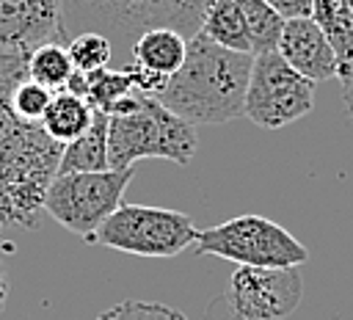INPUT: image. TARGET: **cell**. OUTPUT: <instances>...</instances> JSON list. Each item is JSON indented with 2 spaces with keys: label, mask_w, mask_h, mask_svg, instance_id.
I'll return each instance as SVG.
<instances>
[{
  "label": "cell",
  "mask_w": 353,
  "mask_h": 320,
  "mask_svg": "<svg viewBox=\"0 0 353 320\" xmlns=\"http://www.w3.org/2000/svg\"><path fill=\"white\" fill-rule=\"evenodd\" d=\"M210 0H63V30H97L110 44H130L149 28H174L193 36Z\"/></svg>",
  "instance_id": "cell-4"
},
{
  "label": "cell",
  "mask_w": 353,
  "mask_h": 320,
  "mask_svg": "<svg viewBox=\"0 0 353 320\" xmlns=\"http://www.w3.org/2000/svg\"><path fill=\"white\" fill-rule=\"evenodd\" d=\"M196 127L171 113L157 97L132 91L108 113L110 168H132L146 157L188 166L196 154Z\"/></svg>",
  "instance_id": "cell-3"
},
{
  "label": "cell",
  "mask_w": 353,
  "mask_h": 320,
  "mask_svg": "<svg viewBox=\"0 0 353 320\" xmlns=\"http://www.w3.org/2000/svg\"><path fill=\"white\" fill-rule=\"evenodd\" d=\"M94 113L97 110L88 105L85 97H80V94H74L69 88H61V91L52 94V99H50V105H47V110H44L39 124L52 141L69 143V141L80 138L91 127Z\"/></svg>",
  "instance_id": "cell-14"
},
{
  "label": "cell",
  "mask_w": 353,
  "mask_h": 320,
  "mask_svg": "<svg viewBox=\"0 0 353 320\" xmlns=\"http://www.w3.org/2000/svg\"><path fill=\"white\" fill-rule=\"evenodd\" d=\"M342 102H345V110H347V116L353 119V77L342 80Z\"/></svg>",
  "instance_id": "cell-24"
},
{
  "label": "cell",
  "mask_w": 353,
  "mask_h": 320,
  "mask_svg": "<svg viewBox=\"0 0 353 320\" xmlns=\"http://www.w3.org/2000/svg\"><path fill=\"white\" fill-rule=\"evenodd\" d=\"M47 41L66 44L63 0H0V50L28 55Z\"/></svg>",
  "instance_id": "cell-10"
},
{
  "label": "cell",
  "mask_w": 353,
  "mask_h": 320,
  "mask_svg": "<svg viewBox=\"0 0 353 320\" xmlns=\"http://www.w3.org/2000/svg\"><path fill=\"white\" fill-rule=\"evenodd\" d=\"M301 298L303 279L298 268L240 265L223 290L232 320H284L298 309Z\"/></svg>",
  "instance_id": "cell-9"
},
{
  "label": "cell",
  "mask_w": 353,
  "mask_h": 320,
  "mask_svg": "<svg viewBox=\"0 0 353 320\" xmlns=\"http://www.w3.org/2000/svg\"><path fill=\"white\" fill-rule=\"evenodd\" d=\"M312 19L328 36L336 55V77H353V0H314Z\"/></svg>",
  "instance_id": "cell-12"
},
{
  "label": "cell",
  "mask_w": 353,
  "mask_h": 320,
  "mask_svg": "<svg viewBox=\"0 0 353 320\" xmlns=\"http://www.w3.org/2000/svg\"><path fill=\"white\" fill-rule=\"evenodd\" d=\"M132 174L135 168L55 174L44 193V212L72 234H80L91 243L102 221L121 204Z\"/></svg>",
  "instance_id": "cell-7"
},
{
  "label": "cell",
  "mask_w": 353,
  "mask_h": 320,
  "mask_svg": "<svg viewBox=\"0 0 353 320\" xmlns=\"http://www.w3.org/2000/svg\"><path fill=\"white\" fill-rule=\"evenodd\" d=\"M193 246L196 254L248 268H298L309 259V248L298 237L262 215H237L218 226L199 229Z\"/></svg>",
  "instance_id": "cell-5"
},
{
  "label": "cell",
  "mask_w": 353,
  "mask_h": 320,
  "mask_svg": "<svg viewBox=\"0 0 353 320\" xmlns=\"http://www.w3.org/2000/svg\"><path fill=\"white\" fill-rule=\"evenodd\" d=\"M185 50H188V36H182L174 28H149L130 44L132 63L168 77L182 66Z\"/></svg>",
  "instance_id": "cell-13"
},
{
  "label": "cell",
  "mask_w": 353,
  "mask_h": 320,
  "mask_svg": "<svg viewBox=\"0 0 353 320\" xmlns=\"http://www.w3.org/2000/svg\"><path fill=\"white\" fill-rule=\"evenodd\" d=\"M66 52H69V61L74 66V72H97V69H105L113 58V44L108 36L97 33V30H80L74 36L66 39Z\"/></svg>",
  "instance_id": "cell-19"
},
{
  "label": "cell",
  "mask_w": 353,
  "mask_h": 320,
  "mask_svg": "<svg viewBox=\"0 0 353 320\" xmlns=\"http://www.w3.org/2000/svg\"><path fill=\"white\" fill-rule=\"evenodd\" d=\"M276 52L303 77H309L312 83L320 80H331L336 77V55L334 47L328 41V36L323 33V28L312 19V17H301V19H287L279 36V47Z\"/></svg>",
  "instance_id": "cell-11"
},
{
  "label": "cell",
  "mask_w": 353,
  "mask_h": 320,
  "mask_svg": "<svg viewBox=\"0 0 353 320\" xmlns=\"http://www.w3.org/2000/svg\"><path fill=\"white\" fill-rule=\"evenodd\" d=\"M72 74H74V66L69 61L66 44L47 41L41 47H36L33 52H28V77L41 83L44 88L61 91V88H66Z\"/></svg>",
  "instance_id": "cell-17"
},
{
  "label": "cell",
  "mask_w": 353,
  "mask_h": 320,
  "mask_svg": "<svg viewBox=\"0 0 353 320\" xmlns=\"http://www.w3.org/2000/svg\"><path fill=\"white\" fill-rule=\"evenodd\" d=\"M314 105V83L295 72L279 52L254 55L251 77L245 88V116L265 130H279Z\"/></svg>",
  "instance_id": "cell-8"
},
{
  "label": "cell",
  "mask_w": 353,
  "mask_h": 320,
  "mask_svg": "<svg viewBox=\"0 0 353 320\" xmlns=\"http://www.w3.org/2000/svg\"><path fill=\"white\" fill-rule=\"evenodd\" d=\"M284 22L287 19H301V17H312V6L314 0H265Z\"/></svg>",
  "instance_id": "cell-23"
},
{
  "label": "cell",
  "mask_w": 353,
  "mask_h": 320,
  "mask_svg": "<svg viewBox=\"0 0 353 320\" xmlns=\"http://www.w3.org/2000/svg\"><path fill=\"white\" fill-rule=\"evenodd\" d=\"M25 77L28 55L0 50V221L36 229L63 143L14 113L11 94Z\"/></svg>",
  "instance_id": "cell-1"
},
{
  "label": "cell",
  "mask_w": 353,
  "mask_h": 320,
  "mask_svg": "<svg viewBox=\"0 0 353 320\" xmlns=\"http://www.w3.org/2000/svg\"><path fill=\"white\" fill-rule=\"evenodd\" d=\"M6 298H8V279H6L3 259H0V312H3V306H6Z\"/></svg>",
  "instance_id": "cell-25"
},
{
  "label": "cell",
  "mask_w": 353,
  "mask_h": 320,
  "mask_svg": "<svg viewBox=\"0 0 353 320\" xmlns=\"http://www.w3.org/2000/svg\"><path fill=\"white\" fill-rule=\"evenodd\" d=\"M199 30L221 47L254 55L251 52L248 22H245V17H243V11L234 0H210L204 14H201V28Z\"/></svg>",
  "instance_id": "cell-16"
},
{
  "label": "cell",
  "mask_w": 353,
  "mask_h": 320,
  "mask_svg": "<svg viewBox=\"0 0 353 320\" xmlns=\"http://www.w3.org/2000/svg\"><path fill=\"white\" fill-rule=\"evenodd\" d=\"M52 94H55V91H50V88H44L41 83L25 77V80L14 88V94H11V108H14V113H17L19 119L39 124L41 116H44V110H47V105H50V99H52Z\"/></svg>",
  "instance_id": "cell-21"
},
{
  "label": "cell",
  "mask_w": 353,
  "mask_h": 320,
  "mask_svg": "<svg viewBox=\"0 0 353 320\" xmlns=\"http://www.w3.org/2000/svg\"><path fill=\"white\" fill-rule=\"evenodd\" d=\"M108 166V113H94L91 127L63 143L61 160H58V174H74V171H105Z\"/></svg>",
  "instance_id": "cell-15"
},
{
  "label": "cell",
  "mask_w": 353,
  "mask_h": 320,
  "mask_svg": "<svg viewBox=\"0 0 353 320\" xmlns=\"http://www.w3.org/2000/svg\"><path fill=\"white\" fill-rule=\"evenodd\" d=\"M121 69L127 72V77H130V83H132V88H135L138 94L160 97L163 88L168 86V74H157V72L143 69V66H138V63H127V66H121Z\"/></svg>",
  "instance_id": "cell-22"
},
{
  "label": "cell",
  "mask_w": 353,
  "mask_h": 320,
  "mask_svg": "<svg viewBox=\"0 0 353 320\" xmlns=\"http://www.w3.org/2000/svg\"><path fill=\"white\" fill-rule=\"evenodd\" d=\"M94 320H188V314H182L174 306L157 303V301H119L113 306H108L105 312H99Z\"/></svg>",
  "instance_id": "cell-20"
},
{
  "label": "cell",
  "mask_w": 353,
  "mask_h": 320,
  "mask_svg": "<svg viewBox=\"0 0 353 320\" xmlns=\"http://www.w3.org/2000/svg\"><path fill=\"white\" fill-rule=\"evenodd\" d=\"M3 226H6V223H3V221H0V237H3Z\"/></svg>",
  "instance_id": "cell-26"
},
{
  "label": "cell",
  "mask_w": 353,
  "mask_h": 320,
  "mask_svg": "<svg viewBox=\"0 0 353 320\" xmlns=\"http://www.w3.org/2000/svg\"><path fill=\"white\" fill-rule=\"evenodd\" d=\"M196 223L188 212L149 204H119L91 243L135 257H176L196 243Z\"/></svg>",
  "instance_id": "cell-6"
},
{
  "label": "cell",
  "mask_w": 353,
  "mask_h": 320,
  "mask_svg": "<svg viewBox=\"0 0 353 320\" xmlns=\"http://www.w3.org/2000/svg\"><path fill=\"white\" fill-rule=\"evenodd\" d=\"M248 22V33H251V52L262 55V52H276L279 47V36L284 28V19L265 3V0H234Z\"/></svg>",
  "instance_id": "cell-18"
},
{
  "label": "cell",
  "mask_w": 353,
  "mask_h": 320,
  "mask_svg": "<svg viewBox=\"0 0 353 320\" xmlns=\"http://www.w3.org/2000/svg\"><path fill=\"white\" fill-rule=\"evenodd\" d=\"M254 55L215 44L201 30L188 39L182 66L157 97L171 113L196 124H226L245 116Z\"/></svg>",
  "instance_id": "cell-2"
}]
</instances>
